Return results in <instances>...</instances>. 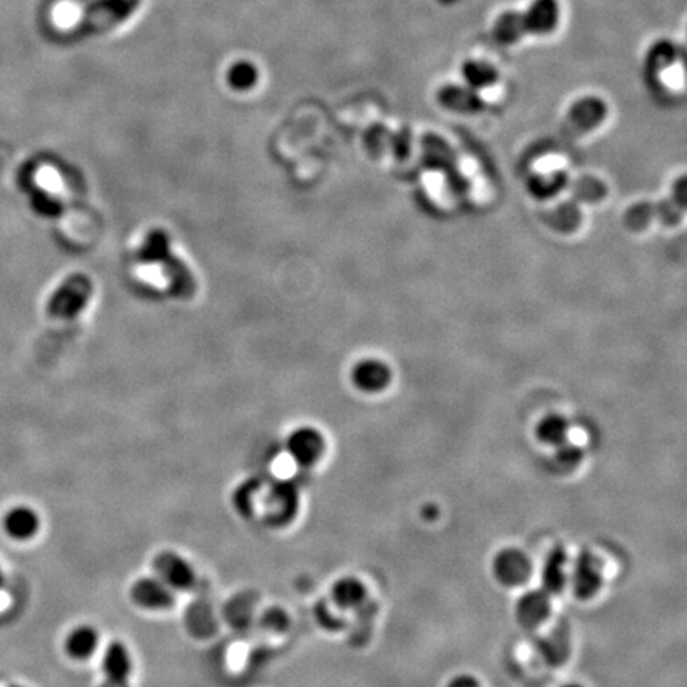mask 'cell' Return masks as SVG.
<instances>
[{
  "mask_svg": "<svg viewBox=\"0 0 687 687\" xmlns=\"http://www.w3.org/2000/svg\"><path fill=\"white\" fill-rule=\"evenodd\" d=\"M260 81V70L249 59H239L228 67L227 83L229 88L245 93L255 88Z\"/></svg>",
  "mask_w": 687,
  "mask_h": 687,
  "instance_id": "obj_21",
  "label": "cell"
},
{
  "mask_svg": "<svg viewBox=\"0 0 687 687\" xmlns=\"http://www.w3.org/2000/svg\"><path fill=\"white\" fill-rule=\"evenodd\" d=\"M447 687H479V683L469 675H460L457 678H453Z\"/></svg>",
  "mask_w": 687,
  "mask_h": 687,
  "instance_id": "obj_28",
  "label": "cell"
},
{
  "mask_svg": "<svg viewBox=\"0 0 687 687\" xmlns=\"http://www.w3.org/2000/svg\"><path fill=\"white\" fill-rule=\"evenodd\" d=\"M608 117V105L599 95H584L571 103L567 123L578 134L597 129Z\"/></svg>",
  "mask_w": 687,
  "mask_h": 687,
  "instance_id": "obj_6",
  "label": "cell"
},
{
  "mask_svg": "<svg viewBox=\"0 0 687 687\" xmlns=\"http://www.w3.org/2000/svg\"><path fill=\"white\" fill-rule=\"evenodd\" d=\"M103 672L105 680L99 687H129L132 658L125 644L113 641L107 646L103 654Z\"/></svg>",
  "mask_w": 687,
  "mask_h": 687,
  "instance_id": "obj_11",
  "label": "cell"
},
{
  "mask_svg": "<svg viewBox=\"0 0 687 687\" xmlns=\"http://www.w3.org/2000/svg\"><path fill=\"white\" fill-rule=\"evenodd\" d=\"M550 615V599L544 591H528L520 595L516 605V617L522 627L534 629Z\"/></svg>",
  "mask_w": 687,
  "mask_h": 687,
  "instance_id": "obj_14",
  "label": "cell"
},
{
  "mask_svg": "<svg viewBox=\"0 0 687 687\" xmlns=\"http://www.w3.org/2000/svg\"><path fill=\"white\" fill-rule=\"evenodd\" d=\"M565 687H581L579 684H567Z\"/></svg>",
  "mask_w": 687,
  "mask_h": 687,
  "instance_id": "obj_29",
  "label": "cell"
},
{
  "mask_svg": "<svg viewBox=\"0 0 687 687\" xmlns=\"http://www.w3.org/2000/svg\"><path fill=\"white\" fill-rule=\"evenodd\" d=\"M331 599L339 609H355L366 600L365 585L351 576L339 579L331 589Z\"/></svg>",
  "mask_w": 687,
  "mask_h": 687,
  "instance_id": "obj_20",
  "label": "cell"
},
{
  "mask_svg": "<svg viewBox=\"0 0 687 687\" xmlns=\"http://www.w3.org/2000/svg\"><path fill=\"white\" fill-rule=\"evenodd\" d=\"M567 562L568 556L562 546H557L549 552L542 571V591L549 595L562 592L567 584Z\"/></svg>",
  "mask_w": 687,
  "mask_h": 687,
  "instance_id": "obj_16",
  "label": "cell"
},
{
  "mask_svg": "<svg viewBox=\"0 0 687 687\" xmlns=\"http://www.w3.org/2000/svg\"><path fill=\"white\" fill-rule=\"evenodd\" d=\"M570 425L567 418L559 414H549L542 417V422L536 425V438L542 441V444L549 446H560L568 439Z\"/></svg>",
  "mask_w": 687,
  "mask_h": 687,
  "instance_id": "obj_24",
  "label": "cell"
},
{
  "mask_svg": "<svg viewBox=\"0 0 687 687\" xmlns=\"http://www.w3.org/2000/svg\"><path fill=\"white\" fill-rule=\"evenodd\" d=\"M463 83L468 85L469 88L476 91H484V89L495 87L500 81V72L497 67L493 66L489 61L484 59H467L463 61L460 69Z\"/></svg>",
  "mask_w": 687,
  "mask_h": 687,
  "instance_id": "obj_17",
  "label": "cell"
},
{
  "mask_svg": "<svg viewBox=\"0 0 687 687\" xmlns=\"http://www.w3.org/2000/svg\"><path fill=\"white\" fill-rule=\"evenodd\" d=\"M139 260L142 263L160 264L164 276L168 277L170 290L178 298H190L196 290V282L188 266L176 258L170 249V239L166 231L153 229L146 235L139 247Z\"/></svg>",
  "mask_w": 687,
  "mask_h": 687,
  "instance_id": "obj_1",
  "label": "cell"
},
{
  "mask_svg": "<svg viewBox=\"0 0 687 687\" xmlns=\"http://www.w3.org/2000/svg\"><path fill=\"white\" fill-rule=\"evenodd\" d=\"M12 687H21V686H12Z\"/></svg>",
  "mask_w": 687,
  "mask_h": 687,
  "instance_id": "obj_31",
  "label": "cell"
},
{
  "mask_svg": "<svg viewBox=\"0 0 687 687\" xmlns=\"http://www.w3.org/2000/svg\"><path fill=\"white\" fill-rule=\"evenodd\" d=\"M93 294V284L85 274H73L54 290L48 300V314L70 320L87 308Z\"/></svg>",
  "mask_w": 687,
  "mask_h": 687,
  "instance_id": "obj_2",
  "label": "cell"
},
{
  "mask_svg": "<svg viewBox=\"0 0 687 687\" xmlns=\"http://www.w3.org/2000/svg\"><path fill=\"white\" fill-rule=\"evenodd\" d=\"M351 377L353 385L361 392L379 393L390 385L392 369L382 360L366 359L353 366Z\"/></svg>",
  "mask_w": 687,
  "mask_h": 687,
  "instance_id": "obj_12",
  "label": "cell"
},
{
  "mask_svg": "<svg viewBox=\"0 0 687 687\" xmlns=\"http://www.w3.org/2000/svg\"><path fill=\"white\" fill-rule=\"evenodd\" d=\"M40 519L36 511L26 506H18L8 512L5 517V530L15 540H29L37 534Z\"/></svg>",
  "mask_w": 687,
  "mask_h": 687,
  "instance_id": "obj_18",
  "label": "cell"
},
{
  "mask_svg": "<svg viewBox=\"0 0 687 687\" xmlns=\"http://www.w3.org/2000/svg\"><path fill=\"white\" fill-rule=\"evenodd\" d=\"M581 460H583V451L576 444H570L568 441H565L560 446H557L556 455H554L557 468L571 471L578 467Z\"/></svg>",
  "mask_w": 687,
  "mask_h": 687,
  "instance_id": "obj_25",
  "label": "cell"
},
{
  "mask_svg": "<svg viewBox=\"0 0 687 687\" xmlns=\"http://www.w3.org/2000/svg\"><path fill=\"white\" fill-rule=\"evenodd\" d=\"M264 519L271 526H282L290 524L300 508V493L296 485L288 481L272 484L266 495Z\"/></svg>",
  "mask_w": 687,
  "mask_h": 687,
  "instance_id": "obj_3",
  "label": "cell"
},
{
  "mask_svg": "<svg viewBox=\"0 0 687 687\" xmlns=\"http://www.w3.org/2000/svg\"><path fill=\"white\" fill-rule=\"evenodd\" d=\"M538 651L549 666H562L570 654V640L563 630L557 629L538 643Z\"/></svg>",
  "mask_w": 687,
  "mask_h": 687,
  "instance_id": "obj_22",
  "label": "cell"
},
{
  "mask_svg": "<svg viewBox=\"0 0 687 687\" xmlns=\"http://www.w3.org/2000/svg\"><path fill=\"white\" fill-rule=\"evenodd\" d=\"M526 36L524 15L517 10H506L497 16L492 26V38L501 46H514L520 44Z\"/></svg>",
  "mask_w": 687,
  "mask_h": 687,
  "instance_id": "obj_15",
  "label": "cell"
},
{
  "mask_svg": "<svg viewBox=\"0 0 687 687\" xmlns=\"http://www.w3.org/2000/svg\"><path fill=\"white\" fill-rule=\"evenodd\" d=\"M438 103L455 113L461 115H473L484 109V101L481 93L469 88L465 83H447L438 91Z\"/></svg>",
  "mask_w": 687,
  "mask_h": 687,
  "instance_id": "obj_13",
  "label": "cell"
},
{
  "mask_svg": "<svg viewBox=\"0 0 687 687\" xmlns=\"http://www.w3.org/2000/svg\"><path fill=\"white\" fill-rule=\"evenodd\" d=\"M131 597L136 605L152 611H162L176 605L174 591L160 578H142L136 581L132 585Z\"/></svg>",
  "mask_w": 687,
  "mask_h": 687,
  "instance_id": "obj_10",
  "label": "cell"
},
{
  "mask_svg": "<svg viewBox=\"0 0 687 687\" xmlns=\"http://www.w3.org/2000/svg\"><path fill=\"white\" fill-rule=\"evenodd\" d=\"M492 568L498 583L506 587L524 584L532 575L530 559L519 549H503L498 552Z\"/></svg>",
  "mask_w": 687,
  "mask_h": 687,
  "instance_id": "obj_7",
  "label": "cell"
},
{
  "mask_svg": "<svg viewBox=\"0 0 687 687\" xmlns=\"http://www.w3.org/2000/svg\"><path fill=\"white\" fill-rule=\"evenodd\" d=\"M97 643H99L97 632L93 627L83 625L73 630L72 633L67 636L66 651L70 658L83 660L95 654Z\"/></svg>",
  "mask_w": 687,
  "mask_h": 687,
  "instance_id": "obj_23",
  "label": "cell"
},
{
  "mask_svg": "<svg viewBox=\"0 0 687 687\" xmlns=\"http://www.w3.org/2000/svg\"><path fill=\"white\" fill-rule=\"evenodd\" d=\"M2 583H4V578H2V571H0V587H2Z\"/></svg>",
  "mask_w": 687,
  "mask_h": 687,
  "instance_id": "obj_30",
  "label": "cell"
},
{
  "mask_svg": "<svg viewBox=\"0 0 687 687\" xmlns=\"http://www.w3.org/2000/svg\"><path fill=\"white\" fill-rule=\"evenodd\" d=\"M325 438L322 433L312 426H301L290 435L286 441V449L293 460L301 467H312L322 459L325 452Z\"/></svg>",
  "mask_w": 687,
  "mask_h": 687,
  "instance_id": "obj_8",
  "label": "cell"
},
{
  "mask_svg": "<svg viewBox=\"0 0 687 687\" xmlns=\"http://www.w3.org/2000/svg\"><path fill=\"white\" fill-rule=\"evenodd\" d=\"M603 581L601 563L591 550H583L573 567L571 573V589L579 600L592 599L599 592Z\"/></svg>",
  "mask_w": 687,
  "mask_h": 687,
  "instance_id": "obj_5",
  "label": "cell"
},
{
  "mask_svg": "<svg viewBox=\"0 0 687 687\" xmlns=\"http://www.w3.org/2000/svg\"><path fill=\"white\" fill-rule=\"evenodd\" d=\"M156 578L161 579L172 591H190L196 583V573L190 563L176 552H161L153 560Z\"/></svg>",
  "mask_w": 687,
  "mask_h": 687,
  "instance_id": "obj_4",
  "label": "cell"
},
{
  "mask_svg": "<svg viewBox=\"0 0 687 687\" xmlns=\"http://www.w3.org/2000/svg\"><path fill=\"white\" fill-rule=\"evenodd\" d=\"M258 490H260V484L256 483V481L255 483L250 481V483L242 484L241 487L236 492L235 505L242 516H249L250 512H252V497L255 495Z\"/></svg>",
  "mask_w": 687,
  "mask_h": 687,
  "instance_id": "obj_27",
  "label": "cell"
},
{
  "mask_svg": "<svg viewBox=\"0 0 687 687\" xmlns=\"http://www.w3.org/2000/svg\"><path fill=\"white\" fill-rule=\"evenodd\" d=\"M30 205L34 207V211L45 217H56L61 212V205L58 201L53 198L52 195H48L46 191L34 190L30 193Z\"/></svg>",
  "mask_w": 687,
  "mask_h": 687,
  "instance_id": "obj_26",
  "label": "cell"
},
{
  "mask_svg": "<svg viewBox=\"0 0 687 687\" xmlns=\"http://www.w3.org/2000/svg\"><path fill=\"white\" fill-rule=\"evenodd\" d=\"M528 36H550L559 28L562 8L559 0H532L522 12Z\"/></svg>",
  "mask_w": 687,
  "mask_h": 687,
  "instance_id": "obj_9",
  "label": "cell"
},
{
  "mask_svg": "<svg viewBox=\"0 0 687 687\" xmlns=\"http://www.w3.org/2000/svg\"><path fill=\"white\" fill-rule=\"evenodd\" d=\"M680 50L670 40H658L646 53L644 67L650 77H658L660 73L672 67L678 59Z\"/></svg>",
  "mask_w": 687,
  "mask_h": 687,
  "instance_id": "obj_19",
  "label": "cell"
}]
</instances>
